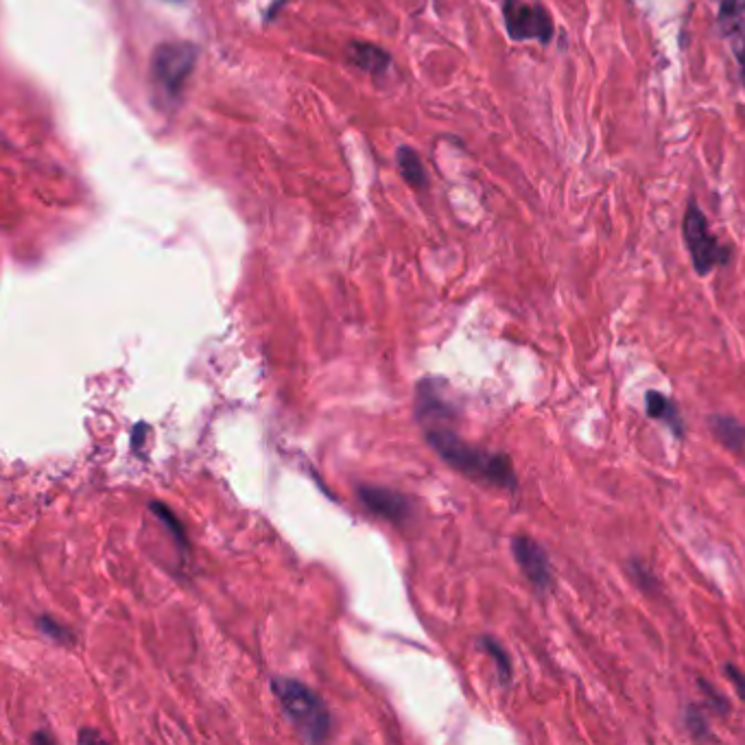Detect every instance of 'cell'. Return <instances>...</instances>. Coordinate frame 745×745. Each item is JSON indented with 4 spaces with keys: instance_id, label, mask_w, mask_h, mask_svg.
Returning a JSON list of instances; mask_svg holds the SVG:
<instances>
[{
    "instance_id": "1",
    "label": "cell",
    "mask_w": 745,
    "mask_h": 745,
    "mask_svg": "<svg viewBox=\"0 0 745 745\" xmlns=\"http://www.w3.org/2000/svg\"><path fill=\"white\" fill-rule=\"evenodd\" d=\"M424 437H427L433 451L464 477L510 492L518 488V477L510 455L492 453L486 451V448L472 446L466 440H461L448 424L427 427L424 429Z\"/></svg>"
},
{
    "instance_id": "2",
    "label": "cell",
    "mask_w": 745,
    "mask_h": 745,
    "mask_svg": "<svg viewBox=\"0 0 745 745\" xmlns=\"http://www.w3.org/2000/svg\"><path fill=\"white\" fill-rule=\"evenodd\" d=\"M271 689H274L287 719L300 732L304 741L317 743L330 737L333 717H330L322 697L313 689L293 678H276L271 682Z\"/></svg>"
},
{
    "instance_id": "3",
    "label": "cell",
    "mask_w": 745,
    "mask_h": 745,
    "mask_svg": "<svg viewBox=\"0 0 745 745\" xmlns=\"http://www.w3.org/2000/svg\"><path fill=\"white\" fill-rule=\"evenodd\" d=\"M682 236L697 276H708L717 267H726L730 263L732 250L711 232L704 210L695 197L687 201V210H684L682 219Z\"/></svg>"
},
{
    "instance_id": "4",
    "label": "cell",
    "mask_w": 745,
    "mask_h": 745,
    "mask_svg": "<svg viewBox=\"0 0 745 745\" xmlns=\"http://www.w3.org/2000/svg\"><path fill=\"white\" fill-rule=\"evenodd\" d=\"M197 62V49L191 42H164L151 57L153 88L169 101L180 97Z\"/></svg>"
},
{
    "instance_id": "5",
    "label": "cell",
    "mask_w": 745,
    "mask_h": 745,
    "mask_svg": "<svg viewBox=\"0 0 745 745\" xmlns=\"http://www.w3.org/2000/svg\"><path fill=\"white\" fill-rule=\"evenodd\" d=\"M505 31L512 42H538L549 46L555 40V22L545 5L529 0H503Z\"/></svg>"
},
{
    "instance_id": "6",
    "label": "cell",
    "mask_w": 745,
    "mask_h": 745,
    "mask_svg": "<svg viewBox=\"0 0 745 745\" xmlns=\"http://www.w3.org/2000/svg\"><path fill=\"white\" fill-rule=\"evenodd\" d=\"M512 553L514 560L520 566V571L529 579L538 593H547L553 586V566L547 551L542 549L534 538L529 536H514L512 538Z\"/></svg>"
},
{
    "instance_id": "7",
    "label": "cell",
    "mask_w": 745,
    "mask_h": 745,
    "mask_svg": "<svg viewBox=\"0 0 745 745\" xmlns=\"http://www.w3.org/2000/svg\"><path fill=\"white\" fill-rule=\"evenodd\" d=\"M359 501L368 507V510L376 516L394 520V523H402V520L411 518L413 505L402 496L400 492H394L389 488H378V486H361L357 490Z\"/></svg>"
},
{
    "instance_id": "8",
    "label": "cell",
    "mask_w": 745,
    "mask_h": 745,
    "mask_svg": "<svg viewBox=\"0 0 745 745\" xmlns=\"http://www.w3.org/2000/svg\"><path fill=\"white\" fill-rule=\"evenodd\" d=\"M645 411L652 420L665 422L667 429L676 435L678 440H684V435H687V422H684L676 400L660 392H654V389H649L645 396Z\"/></svg>"
},
{
    "instance_id": "9",
    "label": "cell",
    "mask_w": 745,
    "mask_h": 745,
    "mask_svg": "<svg viewBox=\"0 0 745 745\" xmlns=\"http://www.w3.org/2000/svg\"><path fill=\"white\" fill-rule=\"evenodd\" d=\"M711 424L713 435L719 440V444H724L728 451L741 453L745 448V424H741L737 418L732 416H713L708 420Z\"/></svg>"
},
{
    "instance_id": "10",
    "label": "cell",
    "mask_w": 745,
    "mask_h": 745,
    "mask_svg": "<svg viewBox=\"0 0 745 745\" xmlns=\"http://www.w3.org/2000/svg\"><path fill=\"white\" fill-rule=\"evenodd\" d=\"M350 59L361 70H368L370 75H381L383 70L389 66V55L383 49H378V46L365 44V42L350 44Z\"/></svg>"
},
{
    "instance_id": "11",
    "label": "cell",
    "mask_w": 745,
    "mask_h": 745,
    "mask_svg": "<svg viewBox=\"0 0 745 745\" xmlns=\"http://www.w3.org/2000/svg\"><path fill=\"white\" fill-rule=\"evenodd\" d=\"M398 167L402 177H405L407 184L413 188H427V171H424V164L420 156L411 147H400L398 149Z\"/></svg>"
},
{
    "instance_id": "12",
    "label": "cell",
    "mask_w": 745,
    "mask_h": 745,
    "mask_svg": "<svg viewBox=\"0 0 745 745\" xmlns=\"http://www.w3.org/2000/svg\"><path fill=\"white\" fill-rule=\"evenodd\" d=\"M717 3V25L726 35L745 22V0H715Z\"/></svg>"
},
{
    "instance_id": "13",
    "label": "cell",
    "mask_w": 745,
    "mask_h": 745,
    "mask_svg": "<svg viewBox=\"0 0 745 745\" xmlns=\"http://www.w3.org/2000/svg\"><path fill=\"white\" fill-rule=\"evenodd\" d=\"M479 647L486 652L492 660L496 669H499V678L503 684H510L512 682V660H510V654L505 652V647L496 641V638L492 636H481L479 638Z\"/></svg>"
},
{
    "instance_id": "14",
    "label": "cell",
    "mask_w": 745,
    "mask_h": 745,
    "mask_svg": "<svg viewBox=\"0 0 745 745\" xmlns=\"http://www.w3.org/2000/svg\"><path fill=\"white\" fill-rule=\"evenodd\" d=\"M684 728L689 730V735L695 741H715L713 732H711V724H708V715L700 706H695V704L687 706V711H684Z\"/></svg>"
},
{
    "instance_id": "15",
    "label": "cell",
    "mask_w": 745,
    "mask_h": 745,
    "mask_svg": "<svg viewBox=\"0 0 745 745\" xmlns=\"http://www.w3.org/2000/svg\"><path fill=\"white\" fill-rule=\"evenodd\" d=\"M151 512L153 514H156L160 520H162V523L164 525H167L169 529H171V534H173V538H175V542H177V545H180V549L182 551H186V547H188V540H186V534H184V527H182V523H180V520H177V516L169 510V507L167 505H164V503H160V501H153L151 505Z\"/></svg>"
},
{
    "instance_id": "16",
    "label": "cell",
    "mask_w": 745,
    "mask_h": 745,
    "mask_svg": "<svg viewBox=\"0 0 745 745\" xmlns=\"http://www.w3.org/2000/svg\"><path fill=\"white\" fill-rule=\"evenodd\" d=\"M35 625H38V630L42 634H46L49 638H53L55 643L59 645H73L75 643V634L70 632L66 625H62L59 621L51 619V617H38V621H35Z\"/></svg>"
},
{
    "instance_id": "17",
    "label": "cell",
    "mask_w": 745,
    "mask_h": 745,
    "mask_svg": "<svg viewBox=\"0 0 745 745\" xmlns=\"http://www.w3.org/2000/svg\"><path fill=\"white\" fill-rule=\"evenodd\" d=\"M697 687L702 689V693L706 697L708 711H715L719 715H728L730 713V702L713 687L711 682H706L704 678H697Z\"/></svg>"
},
{
    "instance_id": "18",
    "label": "cell",
    "mask_w": 745,
    "mask_h": 745,
    "mask_svg": "<svg viewBox=\"0 0 745 745\" xmlns=\"http://www.w3.org/2000/svg\"><path fill=\"white\" fill-rule=\"evenodd\" d=\"M726 40L730 44L732 55H735V59H737L739 70H741V81H743V86H745V22H743L741 27L732 29L726 35Z\"/></svg>"
},
{
    "instance_id": "19",
    "label": "cell",
    "mask_w": 745,
    "mask_h": 745,
    "mask_svg": "<svg viewBox=\"0 0 745 745\" xmlns=\"http://www.w3.org/2000/svg\"><path fill=\"white\" fill-rule=\"evenodd\" d=\"M632 573H634V577H636V584L638 586H641L643 590H652V588H656L658 586V579H656V575H652V573H649L647 569H645V566L641 564V562H632Z\"/></svg>"
},
{
    "instance_id": "20",
    "label": "cell",
    "mask_w": 745,
    "mask_h": 745,
    "mask_svg": "<svg viewBox=\"0 0 745 745\" xmlns=\"http://www.w3.org/2000/svg\"><path fill=\"white\" fill-rule=\"evenodd\" d=\"M724 671H726L728 680L732 682V687L737 689V693H739L741 700H745V673L739 671L735 665H726Z\"/></svg>"
},
{
    "instance_id": "21",
    "label": "cell",
    "mask_w": 745,
    "mask_h": 745,
    "mask_svg": "<svg viewBox=\"0 0 745 745\" xmlns=\"http://www.w3.org/2000/svg\"><path fill=\"white\" fill-rule=\"evenodd\" d=\"M101 739H103L101 735H97V732H90V730H81V735H79L81 743H84V741H101Z\"/></svg>"
},
{
    "instance_id": "22",
    "label": "cell",
    "mask_w": 745,
    "mask_h": 745,
    "mask_svg": "<svg viewBox=\"0 0 745 745\" xmlns=\"http://www.w3.org/2000/svg\"><path fill=\"white\" fill-rule=\"evenodd\" d=\"M31 741H33V743H42V741H46V743H53V741H55V737H53V735H49V732H38V735H33V737H31Z\"/></svg>"
}]
</instances>
